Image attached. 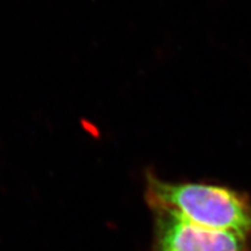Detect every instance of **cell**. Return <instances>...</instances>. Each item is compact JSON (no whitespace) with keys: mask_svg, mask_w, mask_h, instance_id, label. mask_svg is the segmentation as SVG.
<instances>
[{"mask_svg":"<svg viewBox=\"0 0 251 251\" xmlns=\"http://www.w3.org/2000/svg\"><path fill=\"white\" fill-rule=\"evenodd\" d=\"M147 198L152 208H164L201 227L251 235L249 198L215 185L171 183L148 176Z\"/></svg>","mask_w":251,"mask_h":251,"instance_id":"cell-1","label":"cell"},{"mask_svg":"<svg viewBox=\"0 0 251 251\" xmlns=\"http://www.w3.org/2000/svg\"><path fill=\"white\" fill-rule=\"evenodd\" d=\"M155 211L152 251H249L248 236L201 227L164 208Z\"/></svg>","mask_w":251,"mask_h":251,"instance_id":"cell-2","label":"cell"}]
</instances>
